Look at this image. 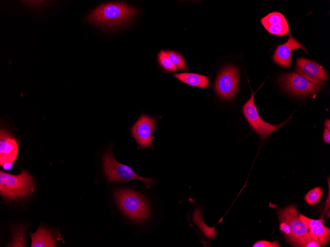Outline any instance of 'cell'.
<instances>
[{
	"instance_id": "277c9868",
	"label": "cell",
	"mask_w": 330,
	"mask_h": 247,
	"mask_svg": "<svg viewBox=\"0 0 330 247\" xmlns=\"http://www.w3.org/2000/svg\"><path fill=\"white\" fill-rule=\"evenodd\" d=\"M114 197L123 212L131 220H145L149 213L146 200L139 194L130 189H120L114 191Z\"/></svg>"
},
{
	"instance_id": "4fadbf2b",
	"label": "cell",
	"mask_w": 330,
	"mask_h": 247,
	"mask_svg": "<svg viewBox=\"0 0 330 247\" xmlns=\"http://www.w3.org/2000/svg\"><path fill=\"white\" fill-rule=\"evenodd\" d=\"M265 29L270 34L282 35L289 31V27L285 16L281 13H270L260 20Z\"/></svg>"
},
{
	"instance_id": "603a6c76",
	"label": "cell",
	"mask_w": 330,
	"mask_h": 247,
	"mask_svg": "<svg viewBox=\"0 0 330 247\" xmlns=\"http://www.w3.org/2000/svg\"><path fill=\"white\" fill-rule=\"evenodd\" d=\"M323 138L325 142L330 143V131L327 128L324 129Z\"/></svg>"
},
{
	"instance_id": "2e32d148",
	"label": "cell",
	"mask_w": 330,
	"mask_h": 247,
	"mask_svg": "<svg viewBox=\"0 0 330 247\" xmlns=\"http://www.w3.org/2000/svg\"><path fill=\"white\" fill-rule=\"evenodd\" d=\"M313 238L318 241L321 246L326 245L330 240V230L321 224L308 229Z\"/></svg>"
},
{
	"instance_id": "8fae6325",
	"label": "cell",
	"mask_w": 330,
	"mask_h": 247,
	"mask_svg": "<svg viewBox=\"0 0 330 247\" xmlns=\"http://www.w3.org/2000/svg\"><path fill=\"white\" fill-rule=\"evenodd\" d=\"M156 129L154 118L142 114L131 128V132L138 144L147 147L152 143V139Z\"/></svg>"
},
{
	"instance_id": "9c48e42d",
	"label": "cell",
	"mask_w": 330,
	"mask_h": 247,
	"mask_svg": "<svg viewBox=\"0 0 330 247\" xmlns=\"http://www.w3.org/2000/svg\"><path fill=\"white\" fill-rule=\"evenodd\" d=\"M18 143L11 133L1 128L0 131V165L4 170L12 168L18 152Z\"/></svg>"
},
{
	"instance_id": "7c38bea8",
	"label": "cell",
	"mask_w": 330,
	"mask_h": 247,
	"mask_svg": "<svg viewBox=\"0 0 330 247\" xmlns=\"http://www.w3.org/2000/svg\"><path fill=\"white\" fill-rule=\"evenodd\" d=\"M302 49L308 53L305 47L299 43L292 35H290L287 41L279 45L273 55L274 61L279 66L288 68L291 66V53L293 50Z\"/></svg>"
},
{
	"instance_id": "44dd1931",
	"label": "cell",
	"mask_w": 330,
	"mask_h": 247,
	"mask_svg": "<svg viewBox=\"0 0 330 247\" xmlns=\"http://www.w3.org/2000/svg\"><path fill=\"white\" fill-rule=\"evenodd\" d=\"M158 60L160 65L166 71L172 72L178 70V67L169 60L165 51L161 50L159 52Z\"/></svg>"
},
{
	"instance_id": "cb8c5ba5",
	"label": "cell",
	"mask_w": 330,
	"mask_h": 247,
	"mask_svg": "<svg viewBox=\"0 0 330 247\" xmlns=\"http://www.w3.org/2000/svg\"><path fill=\"white\" fill-rule=\"evenodd\" d=\"M325 126L326 128L328 129L329 130H330V120L329 119H327L325 120Z\"/></svg>"
},
{
	"instance_id": "ac0fdd59",
	"label": "cell",
	"mask_w": 330,
	"mask_h": 247,
	"mask_svg": "<svg viewBox=\"0 0 330 247\" xmlns=\"http://www.w3.org/2000/svg\"><path fill=\"white\" fill-rule=\"evenodd\" d=\"M202 212L200 209H197L193 215V219L194 222L199 226L205 235L208 238H211L216 235L217 232L214 230V228L207 226L202 219Z\"/></svg>"
},
{
	"instance_id": "d6986e66",
	"label": "cell",
	"mask_w": 330,
	"mask_h": 247,
	"mask_svg": "<svg viewBox=\"0 0 330 247\" xmlns=\"http://www.w3.org/2000/svg\"><path fill=\"white\" fill-rule=\"evenodd\" d=\"M323 195L322 189L316 187L310 190L304 196V200L310 206H314L320 200Z\"/></svg>"
},
{
	"instance_id": "7402d4cb",
	"label": "cell",
	"mask_w": 330,
	"mask_h": 247,
	"mask_svg": "<svg viewBox=\"0 0 330 247\" xmlns=\"http://www.w3.org/2000/svg\"><path fill=\"white\" fill-rule=\"evenodd\" d=\"M280 244L277 241L270 242L262 240L256 242L252 246V247H280Z\"/></svg>"
},
{
	"instance_id": "9a60e30c",
	"label": "cell",
	"mask_w": 330,
	"mask_h": 247,
	"mask_svg": "<svg viewBox=\"0 0 330 247\" xmlns=\"http://www.w3.org/2000/svg\"><path fill=\"white\" fill-rule=\"evenodd\" d=\"M173 76L179 80L190 85L207 88L209 80L207 76L194 73L184 72L174 73Z\"/></svg>"
},
{
	"instance_id": "6da1fadb",
	"label": "cell",
	"mask_w": 330,
	"mask_h": 247,
	"mask_svg": "<svg viewBox=\"0 0 330 247\" xmlns=\"http://www.w3.org/2000/svg\"><path fill=\"white\" fill-rule=\"evenodd\" d=\"M138 12L136 8L123 2H108L92 11L86 20L101 26L115 27L128 21Z\"/></svg>"
},
{
	"instance_id": "30bf717a",
	"label": "cell",
	"mask_w": 330,
	"mask_h": 247,
	"mask_svg": "<svg viewBox=\"0 0 330 247\" xmlns=\"http://www.w3.org/2000/svg\"><path fill=\"white\" fill-rule=\"evenodd\" d=\"M295 69L299 74L320 86L324 84L328 78L327 73L322 66L306 58H297Z\"/></svg>"
},
{
	"instance_id": "7a4b0ae2",
	"label": "cell",
	"mask_w": 330,
	"mask_h": 247,
	"mask_svg": "<svg viewBox=\"0 0 330 247\" xmlns=\"http://www.w3.org/2000/svg\"><path fill=\"white\" fill-rule=\"evenodd\" d=\"M278 216L280 222V229L288 242L294 247H301L311 234L300 219L296 206L291 205L279 210Z\"/></svg>"
},
{
	"instance_id": "8992f818",
	"label": "cell",
	"mask_w": 330,
	"mask_h": 247,
	"mask_svg": "<svg viewBox=\"0 0 330 247\" xmlns=\"http://www.w3.org/2000/svg\"><path fill=\"white\" fill-rule=\"evenodd\" d=\"M251 92L250 98L243 106V112L251 128L262 140H264L274 132L287 124L291 117L279 125H273L265 122L260 116L254 104V97L256 92H253L252 90Z\"/></svg>"
},
{
	"instance_id": "ba28073f",
	"label": "cell",
	"mask_w": 330,
	"mask_h": 247,
	"mask_svg": "<svg viewBox=\"0 0 330 247\" xmlns=\"http://www.w3.org/2000/svg\"><path fill=\"white\" fill-rule=\"evenodd\" d=\"M239 81V69L233 66H226L217 75L214 84V89L220 98L230 99L237 92Z\"/></svg>"
},
{
	"instance_id": "ffe728a7",
	"label": "cell",
	"mask_w": 330,
	"mask_h": 247,
	"mask_svg": "<svg viewBox=\"0 0 330 247\" xmlns=\"http://www.w3.org/2000/svg\"><path fill=\"white\" fill-rule=\"evenodd\" d=\"M169 60L181 71L186 69V64L183 57L178 52L173 51H165Z\"/></svg>"
},
{
	"instance_id": "52a82bcc",
	"label": "cell",
	"mask_w": 330,
	"mask_h": 247,
	"mask_svg": "<svg viewBox=\"0 0 330 247\" xmlns=\"http://www.w3.org/2000/svg\"><path fill=\"white\" fill-rule=\"evenodd\" d=\"M279 82L282 87L288 92L299 96L316 93L322 88L320 85L311 82L296 72L283 74Z\"/></svg>"
},
{
	"instance_id": "3957f363",
	"label": "cell",
	"mask_w": 330,
	"mask_h": 247,
	"mask_svg": "<svg viewBox=\"0 0 330 247\" xmlns=\"http://www.w3.org/2000/svg\"><path fill=\"white\" fill-rule=\"evenodd\" d=\"M17 175L0 171V193L5 199L17 200L30 195L34 190L32 176L21 169Z\"/></svg>"
},
{
	"instance_id": "e0dca14e",
	"label": "cell",
	"mask_w": 330,
	"mask_h": 247,
	"mask_svg": "<svg viewBox=\"0 0 330 247\" xmlns=\"http://www.w3.org/2000/svg\"><path fill=\"white\" fill-rule=\"evenodd\" d=\"M25 228L23 226H16L11 230L12 240L7 247H26L25 241Z\"/></svg>"
},
{
	"instance_id": "5b68a950",
	"label": "cell",
	"mask_w": 330,
	"mask_h": 247,
	"mask_svg": "<svg viewBox=\"0 0 330 247\" xmlns=\"http://www.w3.org/2000/svg\"><path fill=\"white\" fill-rule=\"evenodd\" d=\"M102 160L104 172L109 182L128 181L136 179L150 185L154 183L152 178L139 176L129 167L117 162L113 156L111 147L104 154Z\"/></svg>"
},
{
	"instance_id": "5bb4252c",
	"label": "cell",
	"mask_w": 330,
	"mask_h": 247,
	"mask_svg": "<svg viewBox=\"0 0 330 247\" xmlns=\"http://www.w3.org/2000/svg\"><path fill=\"white\" fill-rule=\"evenodd\" d=\"M32 239L31 247H55L56 245L50 231L40 225L35 233H30Z\"/></svg>"
}]
</instances>
